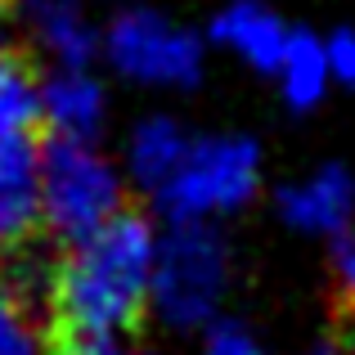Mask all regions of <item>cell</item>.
Masks as SVG:
<instances>
[{"label":"cell","mask_w":355,"mask_h":355,"mask_svg":"<svg viewBox=\"0 0 355 355\" xmlns=\"http://www.w3.org/2000/svg\"><path fill=\"white\" fill-rule=\"evenodd\" d=\"M293 27L266 5V0H230L211 14L207 23V41L220 45L230 59H239L252 72H275L279 54H284Z\"/></svg>","instance_id":"cell-9"},{"label":"cell","mask_w":355,"mask_h":355,"mask_svg":"<svg viewBox=\"0 0 355 355\" xmlns=\"http://www.w3.org/2000/svg\"><path fill=\"white\" fill-rule=\"evenodd\" d=\"M99 54L121 81L144 90H189L207 68V41L153 5H126L99 27Z\"/></svg>","instance_id":"cell-4"},{"label":"cell","mask_w":355,"mask_h":355,"mask_svg":"<svg viewBox=\"0 0 355 355\" xmlns=\"http://www.w3.org/2000/svg\"><path fill=\"white\" fill-rule=\"evenodd\" d=\"M275 86L293 113H311L324 104V95L333 90V72H329V50H324V36L315 32H293L275 63Z\"/></svg>","instance_id":"cell-12"},{"label":"cell","mask_w":355,"mask_h":355,"mask_svg":"<svg viewBox=\"0 0 355 355\" xmlns=\"http://www.w3.org/2000/svg\"><path fill=\"white\" fill-rule=\"evenodd\" d=\"M9 27H14V5H9V0H0V63L9 59Z\"/></svg>","instance_id":"cell-16"},{"label":"cell","mask_w":355,"mask_h":355,"mask_svg":"<svg viewBox=\"0 0 355 355\" xmlns=\"http://www.w3.org/2000/svg\"><path fill=\"white\" fill-rule=\"evenodd\" d=\"M14 18L50 63H90L99 54V27L86 0H18Z\"/></svg>","instance_id":"cell-10"},{"label":"cell","mask_w":355,"mask_h":355,"mask_svg":"<svg viewBox=\"0 0 355 355\" xmlns=\"http://www.w3.org/2000/svg\"><path fill=\"white\" fill-rule=\"evenodd\" d=\"M202 355H266V347H261V342L252 338L243 324H234V320H211L207 324V347H202Z\"/></svg>","instance_id":"cell-14"},{"label":"cell","mask_w":355,"mask_h":355,"mask_svg":"<svg viewBox=\"0 0 355 355\" xmlns=\"http://www.w3.org/2000/svg\"><path fill=\"white\" fill-rule=\"evenodd\" d=\"M275 207L284 216V225H293L297 234L333 243L338 234L355 230V175L338 162L315 166L311 175L279 189Z\"/></svg>","instance_id":"cell-6"},{"label":"cell","mask_w":355,"mask_h":355,"mask_svg":"<svg viewBox=\"0 0 355 355\" xmlns=\"http://www.w3.org/2000/svg\"><path fill=\"white\" fill-rule=\"evenodd\" d=\"M72 355H121L117 347H90V351H72Z\"/></svg>","instance_id":"cell-17"},{"label":"cell","mask_w":355,"mask_h":355,"mask_svg":"<svg viewBox=\"0 0 355 355\" xmlns=\"http://www.w3.org/2000/svg\"><path fill=\"white\" fill-rule=\"evenodd\" d=\"M157 257V230L121 211L90 239L68 243L50 266V329L59 355L117 347L148 306Z\"/></svg>","instance_id":"cell-1"},{"label":"cell","mask_w":355,"mask_h":355,"mask_svg":"<svg viewBox=\"0 0 355 355\" xmlns=\"http://www.w3.org/2000/svg\"><path fill=\"white\" fill-rule=\"evenodd\" d=\"M36 130H41V81L5 59L0 63V144L32 139Z\"/></svg>","instance_id":"cell-13"},{"label":"cell","mask_w":355,"mask_h":355,"mask_svg":"<svg viewBox=\"0 0 355 355\" xmlns=\"http://www.w3.org/2000/svg\"><path fill=\"white\" fill-rule=\"evenodd\" d=\"M0 355H59L50 329V266L18 261L0 275Z\"/></svg>","instance_id":"cell-7"},{"label":"cell","mask_w":355,"mask_h":355,"mask_svg":"<svg viewBox=\"0 0 355 355\" xmlns=\"http://www.w3.org/2000/svg\"><path fill=\"white\" fill-rule=\"evenodd\" d=\"M189 139H193L189 126H184L180 117H171V113L139 117L135 126H130V135H126V148H121V171H126V180L135 184V189H144V193H157L166 180H171V171L180 166Z\"/></svg>","instance_id":"cell-11"},{"label":"cell","mask_w":355,"mask_h":355,"mask_svg":"<svg viewBox=\"0 0 355 355\" xmlns=\"http://www.w3.org/2000/svg\"><path fill=\"white\" fill-rule=\"evenodd\" d=\"M261 171L266 157L252 135H193L153 198L171 220H220L257 198Z\"/></svg>","instance_id":"cell-5"},{"label":"cell","mask_w":355,"mask_h":355,"mask_svg":"<svg viewBox=\"0 0 355 355\" xmlns=\"http://www.w3.org/2000/svg\"><path fill=\"white\" fill-rule=\"evenodd\" d=\"M311 355H338V342H320V347H315Z\"/></svg>","instance_id":"cell-18"},{"label":"cell","mask_w":355,"mask_h":355,"mask_svg":"<svg viewBox=\"0 0 355 355\" xmlns=\"http://www.w3.org/2000/svg\"><path fill=\"white\" fill-rule=\"evenodd\" d=\"M324 50H329L333 86H355V32H351V27L329 32V36H324Z\"/></svg>","instance_id":"cell-15"},{"label":"cell","mask_w":355,"mask_h":355,"mask_svg":"<svg viewBox=\"0 0 355 355\" xmlns=\"http://www.w3.org/2000/svg\"><path fill=\"white\" fill-rule=\"evenodd\" d=\"M230 293V243L211 220H171L157 234L148 306L171 329H198L220 315Z\"/></svg>","instance_id":"cell-3"},{"label":"cell","mask_w":355,"mask_h":355,"mask_svg":"<svg viewBox=\"0 0 355 355\" xmlns=\"http://www.w3.org/2000/svg\"><path fill=\"white\" fill-rule=\"evenodd\" d=\"M108 121V90L90 63H54L41 77V126L50 135L95 139Z\"/></svg>","instance_id":"cell-8"},{"label":"cell","mask_w":355,"mask_h":355,"mask_svg":"<svg viewBox=\"0 0 355 355\" xmlns=\"http://www.w3.org/2000/svg\"><path fill=\"white\" fill-rule=\"evenodd\" d=\"M126 171L95 139L50 135L41 144V225L59 243H81L121 216Z\"/></svg>","instance_id":"cell-2"}]
</instances>
